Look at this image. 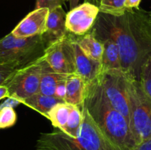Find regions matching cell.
I'll use <instances>...</instances> for the list:
<instances>
[{"instance_id":"obj_19","label":"cell","mask_w":151,"mask_h":150,"mask_svg":"<svg viewBox=\"0 0 151 150\" xmlns=\"http://www.w3.org/2000/svg\"><path fill=\"white\" fill-rule=\"evenodd\" d=\"M126 0H100L98 7L100 13L119 16L123 15L128 9L125 6Z\"/></svg>"},{"instance_id":"obj_7","label":"cell","mask_w":151,"mask_h":150,"mask_svg":"<svg viewBox=\"0 0 151 150\" xmlns=\"http://www.w3.org/2000/svg\"><path fill=\"white\" fill-rule=\"evenodd\" d=\"M99 81L111 104L130 121V108L126 76L122 70L102 72Z\"/></svg>"},{"instance_id":"obj_15","label":"cell","mask_w":151,"mask_h":150,"mask_svg":"<svg viewBox=\"0 0 151 150\" xmlns=\"http://www.w3.org/2000/svg\"><path fill=\"white\" fill-rule=\"evenodd\" d=\"M99 40L103 44V53L101 60L102 72L122 70L120 53L116 43L109 38Z\"/></svg>"},{"instance_id":"obj_8","label":"cell","mask_w":151,"mask_h":150,"mask_svg":"<svg viewBox=\"0 0 151 150\" xmlns=\"http://www.w3.org/2000/svg\"><path fill=\"white\" fill-rule=\"evenodd\" d=\"M44 59L49 66L58 73L76 74L72 34H68L49 46L45 50Z\"/></svg>"},{"instance_id":"obj_18","label":"cell","mask_w":151,"mask_h":150,"mask_svg":"<svg viewBox=\"0 0 151 150\" xmlns=\"http://www.w3.org/2000/svg\"><path fill=\"white\" fill-rule=\"evenodd\" d=\"M63 101L54 96H47L41 93H37L32 96L24 100L22 103L38 112L43 116L48 119L49 112L51 110V109L56 104Z\"/></svg>"},{"instance_id":"obj_5","label":"cell","mask_w":151,"mask_h":150,"mask_svg":"<svg viewBox=\"0 0 151 150\" xmlns=\"http://www.w3.org/2000/svg\"><path fill=\"white\" fill-rule=\"evenodd\" d=\"M46 49L41 35L16 38L10 32L0 39V63H15L21 69L41 58Z\"/></svg>"},{"instance_id":"obj_3","label":"cell","mask_w":151,"mask_h":150,"mask_svg":"<svg viewBox=\"0 0 151 150\" xmlns=\"http://www.w3.org/2000/svg\"><path fill=\"white\" fill-rule=\"evenodd\" d=\"M82 113V126L78 138H72L54 128L52 132L41 133L35 144L36 150H119L83 105Z\"/></svg>"},{"instance_id":"obj_2","label":"cell","mask_w":151,"mask_h":150,"mask_svg":"<svg viewBox=\"0 0 151 150\" xmlns=\"http://www.w3.org/2000/svg\"><path fill=\"white\" fill-rule=\"evenodd\" d=\"M83 106L119 150L137 146L127 119L111 104L98 79L87 83Z\"/></svg>"},{"instance_id":"obj_27","label":"cell","mask_w":151,"mask_h":150,"mask_svg":"<svg viewBox=\"0 0 151 150\" xmlns=\"http://www.w3.org/2000/svg\"><path fill=\"white\" fill-rule=\"evenodd\" d=\"M4 98H9L8 89L5 85L0 86V100Z\"/></svg>"},{"instance_id":"obj_23","label":"cell","mask_w":151,"mask_h":150,"mask_svg":"<svg viewBox=\"0 0 151 150\" xmlns=\"http://www.w3.org/2000/svg\"><path fill=\"white\" fill-rule=\"evenodd\" d=\"M66 0H36L35 9L47 8L50 10L62 6Z\"/></svg>"},{"instance_id":"obj_13","label":"cell","mask_w":151,"mask_h":150,"mask_svg":"<svg viewBox=\"0 0 151 150\" xmlns=\"http://www.w3.org/2000/svg\"><path fill=\"white\" fill-rule=\"evenodd\" d=\"M72 35L76 74L83 78L87 82H92L98 79L102 72L101 63L88 57L80 48L79 45L75 40L74 35Z\"/></svg>"},{"instance_id":"obj_26","label":"cell","mask_w":151,"mask_h":150,"mask_svg":"<svg viewBox=\"0 0 151 150\" xmlns=\"http://www.w3.org/2000/svg\"><path fill=\"white\" fill-rule=\"evenodd\" d=\"M142 0H126L125 6L127 9H139Z\"/></svg>"},{"instance_id":"obj_24","label":"cell","mask_w":151,"mask_h":150,"mask_svg":"<svg viewBox=\"0 0 151 150\" xmlns=\"http://www.w3.org/2000/svg\"><path fill=\"white\" fill-rule=\"evenodd\" d=\"M66 81L61 82L60 85L58 86L57 89L55 91V96L56 98L62 100L64 101L65 98V94H66Z\"/></svg>"},{"instance_id":"obj_17","label":"cell","mask_w":151,"mask_h":150,"mask_svg":"<svg viewBox=\"0 0 151 150\" xmlns=\"http://www.w3.org/2000/svg\"><path fill=\"white\" fill-rule=\"evenodd\" d=\"M74 38L80 48L88 57L101 63L103 53V44L98 38H96L91 32L82 36L74 35Z\"/></svg>"},{"instance_id":"obj_28","label":"cell","mask_w":151,"mask_h":150,"mask_svg":"<svg viewBox=\"0 0 151 150\" xmlns=\"http://www.w3.org/2000/svg\"><path fill=\"white\" fill-rule=\"evenodd\" d=\"M147 14H148V17H149V20L151 22V11L150 12H147Z\"/></svg>"},{"instance_id":"obj_14","label":"cell","mask_w":151,"mask_h":150,"mask_svg":"<svg viewBox=\"0 0 151 150\" xmlns=\"http://www.w3.org/2000/svg\"><path fill=\"white\" fill-rule=\"evenodd\" d=\"M88 82L77 74H72L66 82L64 101L82 108Z\"/></svg>"},{"instance_id":"obj_1","label":"cell","mask_w":151,"mask_h":150,"mask_svg":"<svg viewBox=\"0 0 151 150\" xmlns=\"http://www.w3.org/2000/svg\"><path fill=\"white\" fill-rule=\"evenodd\" d=\"M90 32L98 39L114 41L124 74L139 79L142 67L151 55V22L147 12L128 9L119 16L100 13Z\"/></svg>"},{"instance_id":"obj_11","label":"cell","mask_w":151,"mask_h":150,"mask_svg":"<svg viewBox=\"0 0 151 150\" xmlns=\"http://www.w3.org/2000/svg\"><path fill=\"white\" fill-rule=\"evenodd\" d=\"M49 13L47 8L35 9L18 24L11 33L16 38L42 35L47 30Z\"/></svg>"},{"instance_id":"obj_25","label":"cell","mask_w":151,"mask_h":150,"mask_svg":"<svg viewBox=\"0 0 151 150\" xmlns=\"http://www.w3.org/2000/svg\"><path fill=\"white\" fill-rule=\"evenodd\" d=\"M132 150H151V138L137 145Z\"/></svg>"},{"instance_id":"obj_12","label":"cell","mask_w":151,"mask_h":150,"mask_svg":"<svg viewBox=\"0 0 151 150\" xmlns=\"http://www.w3.org/2000/svg\"><path fill=\"white\" fill-rule=\"evenodd\" d=\"M66 13L62 6L50 10L47 30L41 35L47 48L69 34L66 27Z\"/></svg>"},{"instance_id":"obj_21","label":"cell","mask_w":151,"mask_h":150,"mask_svg":"<svg viewBox=\"0 0 151 150\" xmlns=\"http://www.w3.org/2000/svg\"><path fill=\"white\" fill-rule=\"evenodd\" d=\"M139 81L145 92L151 99V55L142 67Z\"/></svg>"},{"instance_id":"obj_9","label":"cell","mask_w":151,"mask_h":150,"mask_svg":"<svg viewBox=\"0 0 151 150\" xmlns=\"http://www.w3.org/2000/svg\"><path fill=\"white\" fill-rule=\"evenodd\" d=\"M48 119L54 128L77 138L80 135L82 126V108L65 101L58 103L49 112Z\"/></svg>"},{"instance_id":"obj_22","label":"cell","mask_w":151,"mask_h":150,"mask_svg":"<svg viewBox=\"0 0 151 150\" xmlns=\"http://www.w3.org/2000/svg\"><path fill=\"white\" fill-rule=\"evenodd\" d=\"M19 69V67L15 63H0V86L5 85Z\"/></svg>"},{"instance_id":"obj_16","label":"cell","mask_w":151,"mask_h":150,"mask_svg":"<svg viewBox=\"0 0 151 150\" xmlns=\"http://www.w3.org/2000/svg\"><path fill=\"white\" fill-rule=\"evenodd\" d=\"M69 76L70 75L58 73L53 71L45 61L38 93L55 96L58 86L61 82L66 81Z\"/></svg>"},{"instance_id":"obj_6","label":"cell","mask_w":151,"mask_h":150,"mask_svg":"<svg viewBox=\"0 0 151 150\" xmlns=\"http://www.w3.org/2000/svg\"><path fill=\"white\" fill-rule=\"evenodd\" d=\"M44 64L45 60L43 56L34 63L19 69L4 85L8 89L9 98L22 103L39 92Z\"/></svg>"},{"instance_id":"obj_10","label":"cell","mask_w":151,"mask_h":150,"mask_svg":"<svg viewBox=\"0 0 151 150\" xmlns=\"http://www.w3.org/2000/svg\"><path fill=\"white\" fill-rule=\"evenodd\" d=\"M99 14L98 6L90 2L83 3L66 13V29L72 35L82 36L91 30Z\"/></svg>"},{"instance_id":"obj_20","label":"cell","mask_w":151,"mask_h":150,"mask_svg":"<svg viewBox=\"0 0 151 150\" xmlns=\"http://www.w3.org/2000/svg\"><path fill=\"white\" fill-rule=\"evenodd\" d=\"M17 120V115L13 107L2 104L0 106V129L13 126Z\"/></svg>"},{"instance_id":"obj_4","label":"cell","mask_w":151,"mask_h":150,"mask_svg":"<svg viewBox=\"0 0 151 150\" xmlns=\"http://www.w3.org/2000/svg\"><path fill=\"white\" fill-rule=\"evenodd\" d=\"M126 84L129 100V125L137 146L151 138V99L137 79L126 76Z\"/></svg>"}]
</instances>
